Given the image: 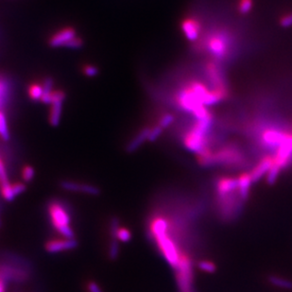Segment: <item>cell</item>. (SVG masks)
I'll return each mask as SVG.
<instances>
[{
    "mask_svg": "<svg viewBox=\"0 0 292 292\" xmlns=\"http://www.w3.org/2000/svg\"><path fill=\"white\" fill-rule=\"evenodd\" d=\"M244 159L245 158L241 151L234 147H225L217 151H212L209 149L205 153L198 155V162L203 167H236L241 166L244 163Z\"/></svg>",
    "mask_w": 292,
    "mask_h": 292,
    "instance_id": "6da1fadb",
    "label": "cell"
},
{
    "mask_svg": "<svg viewBox=\"0 0 292 292\" xmlns=\"http://www.w3.org/2000/svg\"><path fill=\"white\" fill-rule=\"evenodd\" d=\"M213 117L197 120V123L184 138V145L189 151L200 155L209 150L207 133L211 129Z\"/></svg>",
    "mask_w": 292,
    "mask_h": 292,
    "instance_id": "7a4b0ae2",
    "label": "cell"
},
{
    "mask_svg": "<svg viewBox=\"0 0 292 292\" xmlns=\"http://www.w3.org/2000/svg\"><path fill=\"white\" fill-rule=\"evenodd\" d=\"M48 215L50 223L59 235L66 238H75L71 227V217L68 207L60 200H52L48 205Z\"/></svg>",
    "mask_w": 292,
    "mask_h": 292,
    "instance_id": "3957f363",
    "label": "cell"
},
{
    "mask_svg": "<svg viewBox=\"0 0 292 292\" xmlns=\"http://www.w3.org/2000/svg\"><path fill=\"white\" fill-rule=\"evenodd\" d=\"M174 269L177 285L180 292H194L193 262L190 255L183 251L179 262Z\"/></svg>",
    "mask_w": 292,
    "mask_h": 292,
    "instance_id": "277c9868",
    "label": "cell"
},
{
    "mask_svg": "<svg viewBox=\"0 0 292 292\" xmlns=\"http://www.w3.org/2000/svg\"><path fill=\"white\" fill-rule=\"evenodd\" d=\"M170 232L171 231L154 236L152 237V239L156 243L158 250L160 254L163 255V257L165 258V260L168 262L171 267L175 268L179 262L181 254L183 251H181L176 240L170 236L171 235Z\"/></svg>",
    "mask_w": 292,
    "mask_h": 292,
    "instance_id": "5b68a950",
    "label": "cell"
},
{
    "mask_svg": "<svg viewBox=\"0 0 292 292\" xmlns=\"http://www.w3.org/2000/svg\"><path fill=\"white\" fill-rule=\"evenodd\" d=\"M66 99V95L62 90H54L51 96L49 121L52 127H57L60 125L62 118L63 102Z\"/></svg>",
    "mask_w": 292,
    "mask_h": 292,
    "instance_id": "8992f818",
    "label": "cell"
},
{
    "mask_svg": "<svg viewBox=\"0 0 292 292\" xmlns=\"http://www.w3.org/2000/svg\"><path fill=\"white\" fill-rule=\"evenodd\" d=\"M177 103L180 106L181 108L187 113L194 114L199 108L203 107V104L199 102V100L197 99V97L194 95L192 90L190 89L189 86L184 88L183 90H181L179 94L177 95Z\"/></svg>",
    "mask_w": 292,
    "mask_h": 292,
    "instance_id": "52a82bcc",
    "label": "cell"
},
{
    "mask_svg": "<svg viewBox=\"0 0 292 292\" xmlns=\"http://www.w3.org/2000/svg\"><path fill=\"white\" fill-rule=\"evenodd\" d=\"M78 247V241L75 238L58 237L48 240L44 244V250L49 254H59L71 251Z\"/></svg>",
    "mask_w": 292,
    "mask_h": 292,
    "instance_id": "ba28073f",
    "label": "cell"
},
{
    "mask_svg": "<svg viewBox=\"0 0 292 292\" xmlns=\"http://www.w3.org/2000/svg\"><path fill=\"white\" fill-rule=\"evenodd\" d=\"M60 187L65 191L69 192L81 193L85 195H92V196H98L100 195V188L94 185L90 184H84V183H79L74 181L65 180L60 183Z\"/></svg>",
    "mask_w": 292,
    "mask_h": 292,
    "instance_id": "9c48e42d",
    "label": "cell"
},
{
    "mask_svg": "<svg viewBox=\"0 0 292 292\" xmlns=\"http://www.w3.org/2000/svg\"><path fill=\"white\" fill-rule=\"evenodd\" d=\"M238 191V181L237 177L221 176L216 181L215 185V195H227L230 193Z\"/></svg>",
    "mask_w": 292,
    "mask_h": 292,
    "instance_id": "30bf717a",
    "label": "cell"
},
{
    "mask_svg": "<svg viewBox=\"0 0 292 292\" xmlns=\"http://www.w3.org/2000/svg\"><path fill=\"white\" fill-rule=\"evenodd\" d=\"M77 36V31L72 27L64 28L61 31H57L49 40V44L51 48H64L70 40Z\"/></svg>",
    "mask_w": 292,
    "mask_h": 292,
    "instance_id": "8fae6325",
    "label": "cell"
},
{
    "mask_svg": "<svg viewBox=\"0 0 292 292\" xmlns=\"http://www.w3.org/2000/svg\"><path fill=\"white\" fill-rule=\"evenodd\" d=\"M26 189L27 187L23 182H16L13 184L8 183L0 187V194L6 201H13L19 195L25 192Z\"/></svg>",
    "mask_w": 292,
    "mask_h": 292,
    "instance_id": "7c38bea8",
    "label": "cell"
},
{
    "mask_svg": "<svg viewBox=\"0 0 292 292\" xmlns=\"http://www.w3.org/2000/svg\"><path fill=\"white\" fill-rule=\"evenodd\" d=\"M274 163V157L269 155L263 157L255 168H253V170L250 172L253 183L259 182L264 177V175H267L271 168L273 167Z\"/></svg>",
    "mask_w": 292,
    "mask_h": 292,
    "instance_id": "4fadbf2b",
    "label": "cell"
},
{
    "mask_svg": "<svg viewBox=\"0 0 292 292\" xmlns=\"http://www.w3.org/2000/svg\"><path fill=\"white\" fill-rule=\"evenodd\" d=\"M288 133L277 130H267L262 136V141L268 148L278 149L280 145L285 141Z\"/></svg>",
    "mask_w": 292,
    "mask_h": 292,
    "instance_id": "5bb4252c",
    "label": "cell"
},
{
    "mask_svg": "<svg viewBox=\"0 0 292 292\" xmlns=\"http://www.w3.org/2000/svg\"><path fill=\"white\" fill-rule=\"evenodd\" d=\"M207 72H208V76H209L212 83L214 85L213 91L218 92V93L221 94L226 97V88L224 85L223 79H222V76L219 73L218 68L216 66V64L209 63L207 66Z\"/></svg>",
    "mask_w": 292,
    "mask_h": 292,
    "instance_id": "9a60e30c",
    "label": "cell"
},
{
    "mask_svg": "<svg viewBox=\"0 0 292 292\" xmlns=\"http://www.w3.org/2000/svg\"><path fill=\"white\" fill-rule=\"evenodd\" d=\"M199 24L192 18L185 19L182 22V31L188 41L195 42L199 38Z\"/></svg>",
    "mask_w": 292,
    "mask_h": 292,
    "instance_id": "2e32d148",
    "label": "cell"
},
{
    "mask_svg": "<svg viewBox=\"0 0 292 292\" xmlns=\"http://www.w3.org/2000/svg\"><path fill=\"white\" fill-rule=\"evenodd\" d=\"M149 131H150V127H145L138 131L127 145L126 151L128 153H132V152L137 151V149H139L146 141H148Z\"/></svg>",
    "mask_w": 292,
    "mask_h": 292,
    "instance_id": "e0dca14e",
    "label": "cell"
},
{
    "mask_svg": "<svg viewBox=\"0 0 292 292\" xmlns=\"http://www.w3.org/2000/svg\"><path fill=\"white\" fill-rule=\"evenodd\" d=\"M208 50L214 56L223 58L227 52L226 39L221 36H214L208 42Z\"/></svg>",
    "mask_w": 292,
    "mask_h": 292,
    "instance_id": "ac0fdd59",
    "label": "cell"
},
{
    "mask_svg": "<svg viewBox=\"0 0 292 292\" xmlns=\"http://www.w3.org/2000/svg\"><path fill=\"white\" fill-rule=\"evenodd\" d=\"M237 181H238V192L240 197L242 198L244 201H246L249 199L250 196V190H251V187L253 184V180L250 172L247 173H241L237 177Z\"/></svg>",
    "mask_w": 292,
    "mask_h": 292,
    "instance_id": "d6986e66",
    "label": "cell"
},
{
    "mask_svg": "<svg viewBox=\"0 0 292 292\" xmlns=\"http://www.w3.org/2000/svg\"><path fill=\"white\" fill-rule=\"evenodd\" d=\"M53 84H54V81H53V79L50 77H47L43 82V97H42L41 102H43L47 105L51 104V96L54 91Z\"/></svg>",
    "mask_w": 292,
    "mask_h": 292,
    "instance_id": "ffe728a7",
    "label": "cell"
},
{
    "mask_svg": "<svg viewBox=\"0 0 292 292\" xmlns=\"http://www.w3.org/2000/svg\"><path fill=\"white\" fill-rule=\"evenodd\" d=\"M10 96V84L6 78L0 76V110H3V107L6 105L7 101Z\"/></svg>",
    "mask_w": 292,
    "mask_h": 292,
    "instance_id": "44dd1931",
    "label": "cell"
},
{
    "mask_svg": "<svg viewBox=\"0 0 292 292\" xmlns=\"http://www.w3.org/2000/svg\"><path fill=\"white\" fill-rule=\"evenodd\" d=\"M0 138L4 141H9L11 138L8 119L6 114L3 110H0Z\"/></svg>",
    "mask_w": 292,
    "mask_h": 292,
    "instance_id": "7402d4cb",
    "label": "cell"
},
{
    "mask_svg": "<svg viewBox=\"0 0 292 292\" xmlns=\"http://www.w3.org/2000/svg\"><path fill=\"white\" fill-rule=\"evenodd\" d=\"M268 281L272 285L283 288V289H292L291 280L286 279L285 277L278 276V275H271L268 277Z\"/></svg>",
    "mask_w": 292,
    "mask_h": 292,
    "instance_id": "603a6c76",
    "label": "cell"
},
{
    "mask_svg": "<svg viewBox=\"0 0 292 292\" xmlns=\"http://www.w3.org/2000/svg\"><path fill=\"white\" fill-rule=\"evenodd\" d=\"M28 92L31 100L41 101L43 97V85L39 83H31Z\"/></svg>",
    "mask_w": 292,
    "mask_h": 292,
    "instance_id": "cb8c5ba5",
    "label": "cell"
},
{
    "mask_svg": "<svg viewBox=\"0 0 292 292\" xmlns=\"http://www.w3.org/2000/svg\"><path fill=\"white\" fill-rule=\"evenodd\" d=\"M21 177L23 183H31L35 177V169L30 165H27L21 171Z\"/></svg>",
    "mask_w": 292,
    "mask_h": 292,
    "instance_id": "d4e9b609",
    "label": "cell"
},
{
    "mask_svg": "<svg viewBox=\"0 0 292 292\" xmlns=\"http://www.w3.org/2000/svg\"><path fill=\"white\" fill-rule=\"evenodd\" d=\"M281 168L276 166L274 163L273 167L269 169V171L267 174V183L268 185H274V183L277 181L279 177L280 172H281Z\"/></svg>",
    "mask_w": 292,
    "mask_h": 292,
    "instance_id": "484cf974",
    "label": "cell"
},
{
    "mask_svg": "<svg viewBox=\"0 0 292 292\" xmlns=\"http://www.w3.org/2000/svg\"><path fill=\"white\" fill-rule=\"evenodd\" d=\"M198 267L200 271L208 273V274H213L217 271V266L214 262L210 260H201L198 263Z\"/></svg>",
    "mask_w": 292,
    "mask_h": 292,
    "instance_id": "4316f807",
    "label": "cell"
},
{
    "mask_svg": "<svg viewBox=\"0 0 292 292\" xmlns=\"http://www.w3.org/2000/svg\"><path fill=\"white\" fill-rule=\"evenodd\" d=\"M109 257L111 260H116L119 255V242L118 239L116 238H112L111 239V243L109 246Z\"/></svg>",
    "mask_w": 292,
    "mask_h": 292,
    "instance_id": "83f0119b",
    "label": "cell"
},
{
    "mask_svg": "<svg viewBox=\"0 0 292 292\" xmlns=\"http://www.w3.org/2000/svg\"><path fill=\"white\" fill-rule=\"evenodd\" d=\"M164 129L157 124L153 127H150V131H149V138H148V142H155L156 140L161 137Z\"/></svg>",
    "mask_w": 292,
    "mask_h": 292,
    "instance_id": "f1b7e54d",
    "label": "cell"
},
{
    "mask_svg": "<svg viewBox=\"0 0 292 292\" xmlns=\"http://www.w3.org/2000/svg\"><path fill=\"white\" fill-rule=\"evenodd\" d=\"M254 6L253 0H239L238 11L241 14H247L250 13Z\"/></svg>",
    "mask_w": 292,
    "mask_h": 292,
    "instance_id": "f546056e",
    "label": "cell"
},
{
    "mask_svg": "<svg viewBox=\"0 0 292 292\" xmlns=\"http://www.w3.org/2000/svg\"><path fill=\"white\" fill-rule=\"evenodd\" d=\"M174 119V116H173L172 114H165V115H163L161 118L159 119V123H158V125L165 130V129H167L170 125L173 123Z\"/></svg>",
    "mask_w": 292,
    "mask_h": 292,
    "instance_id": "4dcf8cb0",
    "label": "cell"
},
{
    "mask_svg": "<svg viewBox=\"0 0 292 292\" xmlns=\"http://www.w3.org/2000/svg\"><path fill=\"white\" fill-rule=\"evenodd\" d=\"M82 72L83 74L85 75L88 78H94V77H97L99 73H100V69L98 66L94 65V64H85L83 68H82Z\"/></svg>",
    "mask_w": 292,
    "mask_h": 292,
    "instance_id": "1f68e13d",
    "label": "cell"
},
{
    "mask_svg": "<svg viewBox=\"0 0 292 292\" xmlns=\"http://www.w3.org/2000/svg\"><path fill=\"white\" fill-rule=\"evenodd\" d=\"M82 46H83L82 39L77 35L72 40H70L69 43L65 44L64 48H68V49H70V50H80V49L82 48Z\"/></svg>",
    "mask_w": 292,
    "mask_h": 292,
    "instance_id": "d6a6232c",
    "label": "cell"
},
{
    "mask_svg": "<svg viewBox=\"0 0 292 292\" xmlns=\"http://www.w3.org/2000/svg\"><path fill=\"white\" fill-rule=\"evenodd\" d=\"M8 183H10V181L8 178L6 166H5L4 162L0 159V187L6 185Z\"/></svg>",
    "mask_w": 292,
    "mask_h": 292,
    "instance_id": "836d02e7",
    "label": "cell"
},
{
    "mask_svg": "<svg viewBox=\"0 0 292 292\" xmlns=\"http://www.w3.org/2000/svg\"><path fill=\"white\" fill-rule=\"evenodd\" d=\"M280 25L282 28H290L292 27V13L286 14L280 19Z\"/></svg>",
    "mask_w": 292,
    "mask_h": 292,
    "instance_id": "e575fe53",
    "label": "cell"
},
{
    "mask_svg": "<svg viewBox=\"0 0 292 292\" xmlns=\"http://www.w3.org/2000/svg\"><path fill=\"white\" fill-rule=\"evenodd\" d=\"M87 292H103L100 285L95 281H89L86 284Z\"/></svg>",
    "mask_w": 292,
    "mask_h": 292,
    "instance_id": "d590c367",
    "label": "cell"
},
{
    "mask_svg": "<svg viewBox=\"0 0 292 292\" xmlns=\"http://www.w3.org/2000/svg\"><path fill=\"white\" fill-rule=\"evenodd\" d=\"M7 281L0 277V292L7 291Z\"/></svg>",
    "mask_w": 292,
    "mask_h": 292,
    "instance_id": "8d00e7d4",
    "label": "cell"
}]
</instances>
